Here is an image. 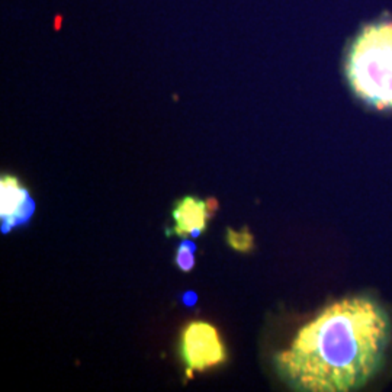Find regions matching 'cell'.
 Segmentation results:
<instances>
[{
  "label": "cell",
  "mask_w": 392,
  "mask_h": 392,
  "mask_svg": "<svg viewBox=\"0 0 392 392\" xmlns=\"http://www.w3.org/2000/svg\"><path fill=\"white\" fill-rule=\"evenodd\" d=\"M391 333L389 316L377 301L346 298L305 324L275 356V367L294 391H356L382 367Z\"/></svg>",
  "instance_id": "6da1fadb"
},
{
  "label": "cell",
  "mask_w": 392,
  "mask_h": 392,
  "mask_svg": "<svg viewBox=\"0 0 392 392\" xmlns=\"http://www.w3.org/2000/svg\"><path fill=\"white\" fill-rule=\"evenodd\" d=\"M344 76L366 107L392 111V20L359 29L344 54Z\"/></svg>",
  "instance_id": "7a4b0ae2"
},
{
  "label": "cell",
  "mask_w": 392,
  "mask_h": 392,
  "mask_svg": "<svg viewBox=\"0 0 392 392\" xmlns=\"http://www.w3.org/2000/svg\"><path fill=\"white\" fill-rule=\"evenodd\" d=\"M180 355L188 367V375L194 370H205L222 363L227 358L225 347L217 328L208 323H191L182 334Z\"/></svg>",
  "instance_id": "3957f363"
},
{
  "label": "cell",
  "mask_w": 392,
  "mask_h": 392,
  "mask_svg": "<svg viewBox=\"0 0 392 392\" xmlns=\"http://www.w3.org/2000/svg\"><path fill=\"white\" fill-rule=\"evenodd\" d=\"M35 202L29 191L13 176H4L0 180V217L2 233H9L13 227L22 225L32 217Z\"/></svg>",
  "instance_id": "277c9868"
},
{
  "label": "cell",
  "mask_w": 392,
  "mask_h": 392,
  "mask_svg": "<svg viewBox=\"0 0 392 392\" xmlns=\"http://www.w3.org/2000/svg\"><path fill=\"white\" fill-rule=\"evenodd\" d=\"M217 202L201 201L194 196H187L177 202L173 210L175 229L173 233L177 236H194L198 237L206 229V221L214 212Z\"/></svg>",
  "instance_id": "5b68a950"
},
{
  "label": "cell",
  "mask_w": 392,
  "mask_h": 392,
  "mask_svg": "<svg viewBox=\"0 0 392 392\" xmlns=\"http://www.w3.org/2000/svg\"><path fill=\"white\" fill-rule=\"evenodd\" d=\"M195 249L196 245L192 241H183L176 252V264L180 271L191 272L195 267Z\"/></svg>",
  "instance_id": "8992f818"
},
{
  "label": "cell",
  "mask_w": 392,
  "mask_h": 392,
  "mask_svg": "<svg viewBox=\"0 0 392 392\" xmlns=\"http://www.w3.org/2000/svg\"><path fill=\"white\" fill-rule=\"evenodd\" d=\"M227 233H229L227 238H229V243L234 247V249H237V250H247V249H249V245L252 244V237L249 234H245V233H234L233 230H229Z\"/></svg>",
  "instance_id": "52a82bcc"
}]
</instances>
